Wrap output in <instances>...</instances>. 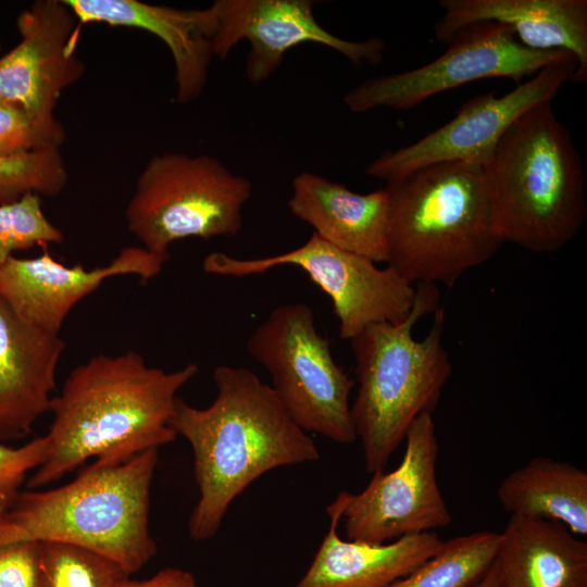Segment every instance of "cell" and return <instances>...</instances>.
<instances>
[{
	"mask_svg": "<svg viewBox=\"0 0 587 587\" xmlns=\"http://www.w3.org/2000/svg\"><path fill=\"white\" fill-rule=\"evenodd\" d=\"M387 265L412 285L451 287L499 250L482 165L441 162L386 183Z\"/></svg>",
	"mask_w": 587,
	"mask_h": 587,
	"instance_id": "obj_4",
	"label": "cell"
},
{
	"mask_svg": "<svg viewBox=\"0 0 587 587\" xmlns=\"http://www.w3.org/2000/svg\"><path fill=\"white\" fill-rule=\"evenodd\" d=\"M449 48L420 67L366 79L347 91L346 107L354 113L377 108L411 110L428 98L484 78L526 76L555 63L576 62L566 50H533L504 25L484 22L459 30Z\"/></svg>",
	"mask_w": 587,
	"mask_h": 587,
	"instance_id": "obj_9",
	"label": "cell"
},
{
	"mask_svg": "<svg viewBox=\"0 0 587 587\" xmlns=\"http://www.w3.org/2000/svg\"><path fill=\"white\" fill-rule=\"evenodd\" d=\"M115 587H198L195 576L178 567H166L147 579H122Z\"/></svg>",
	"mask_w": 587,
	"mask_h": 587,
	"instance_id": "obj_30",
	"label": "cell"
},
{
	"mask_svg": "<svg viewBox=\"0 0 587 587\" xmlns=\"http://www.w3.org/2000/svg\"><path fill=\"white\" fill-rule=\"evenodd\" d=\"M496 494L510 515L559 522L587 536V473L572 463L535 457L508 474Z\"/></svg>",
	"mask_w": 587,
	"mask_h": 587,
	"instance_id": "obj_22",
	"label": "cell"
},
{
	"mask_svg": "<svg viewBox=\"0 0 587 587\" xmlns=\"http://www.w3.org/2000/svg\"><path fill=\"white\" fill-rule=\"evenodd\" d=\"M247 351L271 375L272 388L304 432L339 444L357 440L350 394L354 380L336 363L313 310L292 302L275 308L252 332Z\"/></svg>",
	"mask_w": 587,
	"mask_h": 587,
	"instance_id": "obj_8",
	"label": "cell"
},
{
	"mask_svg": "<svg viewBox=\"0 0 587 587\" xmlns=\"http://www.w3.org/2000/svg\"><path fill=\"white\" fill-rule=\"evenodd\" d=\"M499 533L474 532L444 540L441 548L386 587H472L492 563Z\"/></svg>",
	"mask_w": 587,
	"mask_h": 587,
	"instance_id": "obj_23",
	"label": "cell"
},
{
	"mask_svg": "<svg viewBox=\"0 0 587 587\" xmlns=\"http://www.w3.org/2000/svg\"><path fill=\"white\" fill-rule=\"evenodd\" d=\"M64 236L46 216L38 195L0 205V266L14 252L59 243Z\"/></svg>",
	"mask_w": 587,
	"mask_h": 587,
	"instance_id": "obj_26",
	"label": "cell"
},
{
	"mask_svg": "<svg viewBox=\"0 0 587 587\" xmlns=\"http://www.w3.org/2000/svg\"><path fill=\"white\" fill-rule=\"evenodd\" d=\"M494 561L498 587H587V541L559 522L510 515Z\"/></svg>",
	"mask_w": 587,
	"mask_h": 587,
	"instance_id": "obj_21",
	"label": "cell"
},
{
	"mask_svg": "<svg viewBox=\"0 0 587 587\" xmlns=\"http://www.w3.org/2000/svg\"><path fill=\"white\" fill-rule=\"evenodd\" d=\"M472 587H498V571L495 561H492L482 578Z\"/></svg>",
	"mask_w": 587,
	"mask_h": 587,
	"instance_id": "obj_31",
	"label": "cell"
},
{
	"mask_svg": "<svg viewBox=\"0 0 587 587\" xmlns=\"http://www.w3.org/2000/svg\"><path fill=\"white\" fill-rule=\"evenodd\" d=\"M288 208L330 245L375 263L387 261L389 202L385 188L358 193L340 183L302 172L292 179Z\"/></svg>",
	"mask_w": 587,
	"mask_h": 587,
	"instance_id": "obj_20",
	"label": "cell"
},
{
	"mask_svg": "<svg viewBox=\"0 0 587 587\" xmlns=\"http://www.w3.org/2000/svg\"><path fill=\"white\" fill-rule=\"evenodd\" d=\"M482 167L503 242L552 253L580 230L587 212L585 174L552 101L521 115Z\"/></svg>",
	"mask_w": 587,
	"mask_h": 587,
	"instance_id": "obj_5",
	"label": "cell"
},
{
	"mask_svg": "<svg viewBox=\"0 0 587 587\" xmlns=\"http://www.w3.org/2000/svg\"><path fill=\"white\" fill-rule=\"evenodd\" d=\"M48 454V440L38 436L20 447L0 442V515L5 513L20 496L22 485L30 472L38 469Z\"/></svg>",
	"mask_w": 587,
	"mask_h": 587,
	"instance_id": "obj_27",
	"label": "cell"
},
{
	"mask_svg": "<svg viewBox=\"0 0 587 587\" xmlns=\"http://www.w3.org/2000/svg\"><path fill=\"white\" fill-rule=\"evenodd\" d=\"M77 22L103 23L149 32L168 48L175 66L176 100H196L207 84L216 14L207 9L180 10L138 0H64Z\"/></svg>",
	"mask_w": 587,
	"mask_h": 587,
	"instance_id": "obj_16",
	"label": "cell"
},
{
	"mask_svg": "<svg viewBox=\"0 0 587 587\" xmlns=\"http://www.w3.org/2000/svg\"><path fill=\"white\" fill-rule=\"evenodd\" d=\"M213 382L210 405L196 408L177 398L170 421L193 454L199 497L188 533L196 541L214 537L232 502L263 474L320 458L311 436L251 370L220 365Z\"/></svg>",
	"mask_w": 587,
	"mask_h": 587,
	"instance_id": "obj_2",
	"label": "cell"
},
{
	"mask_svg": "<svg viewBox=\"0 0 587 587\" xmlns=\"http://www.w3.org/2000/svg\"><path fill=\"white\" fill-rule=\"evenodd\" d=\"M65 342L22 320L0 295V442L32 433L49 412Z\"/></svg>",
	"mask_w": 587,
	"mask_h": 587,
	"instance_id": "obj_17",
	"label": "cell"
},
{
	"mask_svg": "<svg viewBox=\"0 0 587 587\" xmlns=\"http://www.w3.org/2000/svg\"><path fill=\"white\" fill-rule=\"evenodd\" d=\"M41 544V587H115L128 574L114 561L73 545Z\"/></svg>",
	"mask_w": 587,
	"mask_h": 587,
	"instance_id": "obj_25",
	"label": "cell"
},
{
	"mask_svg": "<svg viewBox=\"0 0 587 587\" xmlns=\"http://www.w3.org/2000/svg\"><path fill=\"white\" fill-rule=\"evenodd\" d=\"M62 142L39 128L32 118L14 104L0 101V157L27 153Z\"/></svg>",
	"mask_w": 587,
	"mask_h": 587,
	"instance_id": "obj_28",
	"label": "cell"
},
{
	"mask_svg": "<svg viewBox=\"0 0 587 587\" xmlns=\"http://www.w3.org/2000/svg\"><path fill=\"white\" fill-rule=\"evenodd\" d=\"M403 441V457L395 470L371 474L359 494L347 491L341 517L347 539L380 545L452 522L437 482L439 444L433 414L419 416Z\"/></svg>",
	"mask_w": 587,
	"mask_h": 587,
	"instance_id": "obj_11",
	"label": "cell"
},
{
	"mask_svg": "<svg viewBox=\"0 0 587 587\" xmlns=\"http://www.w3.org/2000/svg\"><path fill=\"white\" fill-rule=\"evenodd\" d=\"M576 68L574 61L551 64L502 96L491 91L469 99L448 123L413 143L383 152L365 173L388 183L441 162L483 166L507 129L535 105L552 101Z\"/></svg>",
	"mask_w": 587,
	"mask_h": 587,
	"instance_id": "obj_12",
	"label": "cell"
},
{
	"mask_svg": "<svg viewBox=\"0 0 587 587\" xmlns=\"http://www.w3.org/2000/svg\"><path fill=\"white\" fill-rule=\"evenodd\" d=\"M212 5L214 55L224 60L240 40H247L246 75L254 84L267 79L285 53L300 43L323 45L357 65L372 66L382 62L386 49L378 37L352 41L332 34L315 18L310 0H216Z\"/></svg>",
	"mask_w": 587,
	"mask_h": 587,
	"instance_id": "obj_14",
	"label": "cell"
},
{
	"mask_svg": "<svg viewBox=\"0 0 587 587\" xmlns=\"http://www.w3.org/2000/svg\"><path fill=\"white\" fill-rule=\"evenodd\" d=\"M415 287L405 319L370 325L350 339L358 384L351 416L370 474L385 471L419 416L433 414L452 373L438 288Z\"/></svg>",
	"mask_w": 587,
	"mask_h": 587,
	"instance_id": "obj_3",
	"label": "cell"
},
{
	"mask_svg": "<svg viewBox=\"0 0 587 587\" xmlns=\"http://www.w3.org/2000/svg\"><path fill=\"white\" fill-rule=\"evenodd\" d=\"M198 371L195 363L172 372L149 366L136 351L77 365L51 399L48 454L26 486L42 488L90 459L113 465L173 442L177 394Z\"/></svg>",
	"mask_w": 587,
	"mask_h": 587,
	"instance_id": "obj_1",
	"label": "cell"
},
{
	"mask_svg": "<svg viewBox=\"0 0 587 587\" xmlns=\"http://www.w3.org/2000/svg\"><path fill=\"white\" fill-rule=\"evenodd\" d=\"M76 17L64 0H37L20 13L18 43L0 57V101L16 105L63 142L54 115L62 91L84 74L75 53Z\"/></svg>",
	"mask_w": 587,
	"mask_h": 587,
	"instance_id": "obj_13",
	"label": "cell"
},
{
	"mask_svg": "<svg viewBox=\"0 0 587 587\" xmlns=\"http://www.w3.org/2000/svg\"><path fill=\"white\" fill-rule=\"evenodd\" d=\"M347 491L326 508L329 528L296 587H386L434 555L444 540L436 532L375 545L338 534Z\"/></svg>",
	"mask_w": 587,
	"mask_h": 587,
	"instance_id": "obj_19",
	"label": "cell"
},
{
	"mask_svg": "<svg viewBox=\"0 0 587 587\" xmlns=\"http://www.w3.org/2000/svg\"><path fill=\"white\" fill-rule=\"evenodd\" d=\"M42 560L39 541L0 544V587H41Z\"/></svg>",
	"mask_w": 587,
	"mask_h": 587,
	"instance_id": "obj_29",
	"label": "cell"
},
{
	"mask_svg": "<svg viewBox=\"0 0 587 587\" xmlns=\"http://www.w3.org/2000/svg\"><path fill=\"white\" fill-rule=\"evenodd\" d=\"M166 260L143 247H125L107 265H66L45 250L35 258L11 257L0 266V295L34 327L59 335L72 309L111 277L135 275L147 282Z\"/></svg>",
	"mask_w": 587,
	"mask_h": 587,
	"instance_id": "obj_15",
	"label": "cell"
},
{
	"mask_svg": "<svg viewBox=\"0 0 587 587\" xmlns=\"http://www.w3.org/2000/svg\"><path fill=\"white\" fill-rule=\"evenodd\" d=\"M159 449L113 464L91 463L71 482L22 491L0 515V544L52 541L101 554L128 574L157 553L149 527Z\"/></svg>",
	"mask_w": 587,
	"mask_h": 587,
	"instance_id": "obj_6",
	"label": "cell"
},
{
	"mask_svg": "<svg viewBox=\"0 0 587 587\" xmlns=\"http://www.w3.org/2000/svg\"><path fill=\"white\" fill-rule=\"evenodd\" d=\"M251 193L250 180L214 157L155 154L138 176L126 225L141 247L167 261L175 241L238 235Z\"/></svg>",
	"mask_w": 587,
	"mask_h": 587,
	"instance_id": "obj_7",
	"label": "cell"
},
{
	"mask_svg": "<svg viewBox=\"0 0 587 587\" xmlns=\"http://www.w3.org/2000/svg\"><path fill=\"white\" fill-rule=\"evenodd\" d=\"M67 180L60 147L47 146L18 155L0 157V205L32 193L58 196Z\"/></svg>",
	"mask_w": 587,
	"mask_h": 587,
	"instance_id": "obj_24",
	"label": "cell"
},
{
	"mask_svg": "<svg viewBox=\"0 0 587 587\" xmlns=\"http://www.w3.org/2000/svg\"><path fill=\"white\" fill-rule=\"evenodd\" d=\"M439 7L438 41L448 43L476 23L501 24L529 49L571 52L577 61L572 82H587V0H440Z\"/></svg>",
	"mask_w": 587,
	"mask_h": 587,
	"instance_id": "obj_18",
	"label": "cell"
},
{
	"mask_svg": "<svg viewBox=\"0 0 587 587\" xmlns=\"http://www.w3.org/2000/svg\"><path fill=\"white\" fill-rule=\"evenodd\" d=\"M283 265L304 271L329 297L341 339L350 340L373 324L400 322L414 305L415 285L392 267H379L374 261L333 246L314 233L302 246L279 254L239 259L213 252L203 261L205 272L232 277L262 274Z\"/></svg>",
	"mask_w": 587,
	"mask_h": 587,
	"instance_id": "obj_10",
	"label": "cell"
}]
</instances>
